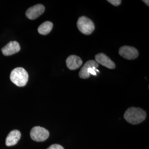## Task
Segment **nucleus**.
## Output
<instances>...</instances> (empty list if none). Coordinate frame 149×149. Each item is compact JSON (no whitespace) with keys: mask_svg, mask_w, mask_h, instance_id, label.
I'll use <instances>...</instances> for the list:
<instances>
[{"mask_svg":"<svg viewBox=\"0 0 149 149\" xmlns=\"http://www.w3.org/2000/svg\"><path fill=\"white\" fill-rule=\"evenodd\" d=\"M146 117V113L140 108L130 107L125 111L124 118L132 124H138L144 121Z\"/></svg>","mask_w":149,"mask_h":149,"instance_id":"obj_1","label":"nucleus"},{"mask_svg":"<svg viewBox=\"0 0 149 149\" xmlns=\"http://www.w3.org/2000/svg\"><path fill=\"white\" fill-rule=\"evenodd\" d=\"M28 74L23 68H17L13 70L10 74L11 81L18 87H24L28 81Z\"/></svg>","mask_w":149,"mask_h":149,"instance_id":"obj_2","label":"nucleus"},{"mask_svg":"<svg viewBox=\"0 0 149 149\" xmlns=\"http://www.w3.org/2000/svg\"><path fill=\"white\" fill-rule=\"evenodd\" d=\"M77 26L80 32L85 35L91 34L95 28L93 21L85 16H82L79 18Z\"/></svg>","mask_w":149,"mask_h":149,"instance_id":"obj_3","label":"nucleus"},{"mask_svg":"<svg viewBox=\"0 0 149 149\" xmlns=\"http://www.w3.org/2000/svg\"><path fill=\"white\" fill-rule=\"evenodd\" d=\"M98 66L99 65L94 60L87 61L80 71L79 76L80 78L86 79L90 77L91 74L96 76L97 72H100V71L97 69Z\"/></svg>","mask_w":149,"mask_h":149,"instance_id":"obj_4","label":"nucleus"},{"mask_svg":"<svg viewBox=\"0 0 149 149\" xmlns=\"http://www.w3.org/2000/svg\"><path fill=\"white\" fill-rule=\"evenodd\" d=\"M31 138L34 141L41 142L46 140L49 138V132L48 130L41 127H34L30 133Z\"/></svg>","mask_w":149,"mask_h":149,"instance_id":"obj_5","label":"nucleus"},{"mask_svg":"<svg viewBox=\"0 0 149 149\" xmlns=\"http://www.w3.org/2000/svg\"><path fill=\"white\" fill-rule=\"evenodd\" d=\"M119 55L123 58L128 60L136 59L139 56V52L136 48L130 46H123L119 50Z\"/></svg>","mask_w":149,"mask_h":149,"instance_id":"obj_6","label":"nucleus"},{"mask_svg":"<svg viewBox=\"0 0 149 149\" xmlns=\"http://www.w3.org/2000/svg\"><path fill=\"white\" fill-rule=\"evenodd\" d=\"M45 11V7L41 4L32 6L27 10L26 15L29 19L34 20L41 16Z\"/></svg>","mask_w":149,"mask_h":149,"instance_id":"obj_7","label":"nucleus"},{"mask_svg":"<svg viewBox=\"0 0 149 149\" xmlns=\"http://www.w3.org/2000/svg\"><path fill=\"white\" fill-rule=\"evenodd\" d=\"M95 61L98 65L101 64L108 69H114L116 68L115 63L104 54L100 53L97 54L95 56Z\"/></svg>","mask_w":149,"mask_h":149,"instance_id":"obj_8","label":"nucleus"},{"mask_svg":"<svg viewBox=\"0 0 149 149\" xmlns=\"http://www.w3.org/2000/svg\"><path fill=\"white\" fill-rule=\"evenodd\" d=\"M21 50L19 44L16 41H12L2 48V52L5 56H10L18 53Z\"/></svg>","mask_w":149,"mask_h":149,"instance_id":"obj_9","label":"nucleus"},{"mask_svg":"<svg viewBox=\"0 0 149 149\" xmlns=\"http://www.w3.org/2000/svg\"><path fill=\"white\" fill-rule=\"evenodd\" d=\"M66 66L69 69L74 70L80 68L82 65V60L79 56L72 55L69 56L66 61Z\"/></svg>","mask_w":149,"mask_h":149,"instance_id":"obj_10","label":"nucleus"},{"mask_svg":"<svg viewBox=\"0 0 149 149\" xmlns=\"http://www.w3.org/2000/svg\"><path fill=\"white\" fill-rule=\"evenodd\" d=\"M21 136V134L19 131L14 130L11 131L7 135L6 139V145L7 146H11L16 145Z\"/></svg>","mask_w":149,"mask_h":149,"instance_id":"obj_11","label":"nucleus"},{"mask_svg":"<svg viewBox=\"0 0 149 149\" xmlns=\"http://www.w3.org/2000/svg\"><path fill=\"white\" fill-rule=\"evenodd\" d=\"M53 24L51 22H45L38 27V31L39 34L42 35H47L51 32V31L53 29Z\"/></svg>","mask_w":149,"mask_h":149,"instance_id":"obj_12","label":"nucleus"},{"mask_svg":"<svg viewBox=\"0 0 149 149\" xmlns=\"http://www.w3.org/2000/svg\"><path fill=\"white\" fill-rule=\"evenodd\" d=\"M108 2H109L110 3H111L113 5L115 6L120 5L122 3L121 0H108Z\"/></svg>","mask_w":149,"mask_h":149,"instance_id":"obj_13","label":"nucleus"},{"mask_svg":"<svg viewBox=\"0 0 149 149\" xmlns=\"http://www.w3.org/2000/svg\"><path fill=\"white\" fill-rule=\"evenodd\" d=\"M47 149H64V148L59 144H53Z\"/></svg>","mask_w":149,"mask_h":149,"instance_id":"obj_14","label":"nucleus"},{"mask_svg":"<svg viewBox=\"0 0 149 149\" xmlns=\"http://www.w3.org/2000/svg\"><path fill=\"white\" fill-rule=\"evenodd\" d=\"M143 2H145L147 5L149 6V1H145V0H144V1H143Z\"/></svg>","mask_w":149,"mask_h":149,"instance_id":"obj_15","label":"nucleus"}]
</instances>
